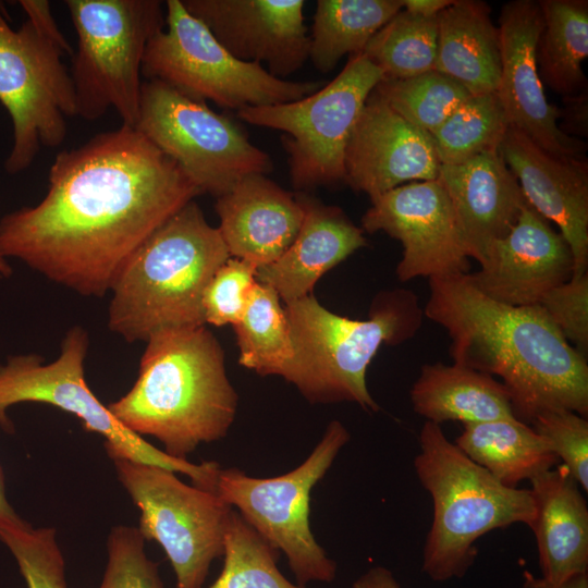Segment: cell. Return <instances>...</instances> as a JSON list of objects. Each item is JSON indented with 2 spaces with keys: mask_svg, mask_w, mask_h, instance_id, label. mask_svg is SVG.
I'll return each mask as SVG.
<instances>
[{
  "mask_svg": "<svg viewBox=\"0 0 588 588\" xmlns=\"http://www.w3.org/2000/svg\"><path fill=\"white\" fill-rule=\"evenodd\" d=\"M35 206L0 220V256L84 296L101 297L139 245L198 187L135 127L60 151Z\"/></svg>",
  "mask_w": 588,
  "mask_h": 588,
  "instance_id": "obj_1",
  "label": "cell"
},
{
  "mask_svg": "<svg viewBox=\"0 0 588 588\" xmlns=\"http://www.w3.org/2000/svg\"><path fill=\"white\" fill-rule=\"evenodd\" d=\"M429 291L424 315L448 332L454 363L499 377L518 420L554 409L587 417V358L539 305L497 302L468 273L429 279Z\"/></svg>",
  "mask_w": 588,
  "mask_h": 588,
  "instance_id": "obj_2",
  "label": "cell"
},
{
  "mask_svg": "<svg viewBox=\"0 0 588 588\" xmlns=\"http://www.w3.org/2000/svg\"><path fill=\"white\" fill-rule=\"evenodd\" d=\"M132 389L107 407L132 432L148 434L184 458L226 436L237 409L224 352L205 326L152 334Z\"/></svg>",
  "mask_w": 588,
  "mask_h": 588,
  "instance_id": "obj_3",
  "label": "cell"
},
{
  "mask_svg": "<svg viewBox=\"0 0 588 588\" xmlns=\"http://www.w3.org/2000/svg\"><path fill=\"white\" fill-rule=\"evenodd\" d=\"M230 258L218 228L189 201L130 256L110 292L108 327L127 342L206 324L203 297Z\"/></svg>",
  "mask_w": 588,
  "mask_h": 588,
  "instance_id": "obj_4",
  "label": "cell"
},
{
  "mask_svg": "<svg viewBox=\"0 0 588 588\" xmlns=\"http://www.w3.org/2000/svg\"><path fill=\"white\" fill-rule=\"evenodd\" d=\"M292 357L281 377L313 404L352 402L369 412L379 405L366 373L381 345L413 338L422 322L417 295L405 289L376 295L367 319H351L323 307L310 294L285 304Z\"/></svg>",
  "mask_w": 588,
  "mask_h": 588,
  "instance_id": "obj_5",
  "label": "cell"
},
{
  "mask_svg": "<svg viewBox=\"0 0 588 588\" xmlns=\"http://www.w3.org/2000/svg\"><path fill=\"white\" fill-rule=\"evenodd\" d=\"M414 467L432 500L421 568L433 581L465 576L477 555L475 542L483 535L517 523L529 527L534 519L530 490L499 482L451 442L438 424H424Z\"/></svg>",
  "mask_w": 588,
  "mask_h": 588,
  "instance_id": "obj_6",
  "label": "cell"
},
{
  "mask_svg": "<svg viewBox=\"0 0 588 588\" xmlns=\"http://www.w3.org/2000/svg\"><path fill=\"white\" fill-rule=\"evenodd\" d=\"M77 34L70 69L77 115L86 121L113 109L134 126L142 93V65L149 40L166 25L159 0H68Z\"/></svg>",
  "mask_w": 588,
  "mask_h": 588,
  "instance_id": "obj_7",
  "label": "cell"
},
{
  "mask_svg": "<svg viewBox=\"0 0 588 588\" xmlns=\"http://www.w3.org/2000/svg\"><path fill=\"white\" fill-rule=\"evenodd\" d=\"M88 344L87 331L75 326L66 331L53 362L45 364L38 354H20L0 365V426L12 431L7 409L14 404H50L79 418L87 431L102 436L112 461L130 460L182 473L194 486L215 491L221 469L217 462L194 464L167 454L125 428L95 396L85 380Z\"/></svg>",
  "mask_w": 588,
  "mask_h": 588,
  "instance_id": "obj_8",
  "label": "cell"
},
{
  "mask_svg": "<svg viewBox=\"0 0 588 588\" xmlns=\"http://www.w3.org/2000/svg\"><path fill=\"white\" fill-rule=\"evenodd\" d=\"M164 7V28L145 50V79L160 81L191 98L237 111L296 101L324 85L320 81L281 79L260 64L243 62L189 14L181 0H168Z\"/></svg>",
  "mask_w": 588,
  "mask_h": 588,
  "instance_id": "obj_9",
  "label": "cell"
},
{
  "mask_svg": "<svg viewBox=\"0 0 588 588\" xmlns=\"http://www.w3.org/2000/svg\"><path fill=\"white\" fill-rule=\"evenodd\" d=\"M350 432L332 420L309 456L293 470L272 478L220 469L216 492L273 549L287 559L297 585L331 583L336 563L315 539L309 525L310 493L331 467Z\"/></svg>",
  "mask_w": 588,
  "mask_h": 588,
  "instance_id": "obj_10",
  "label": "cell"
},
{
  "mask_svg": "<svg viewBox=\"0 0 588 588\" xmlns=\"http://www.w3.org/2000/svg\"><path fill=\"white\" fill-rule=\"evenodd\" d=\"M381 70L364 54L350 56L343 70L317 91L299 100L237 111L241 120L284 133L291 182L305 192L345 180V150L360 111Z\"/></svg>",
  "mask_w": 588,
  "mask_h": 588,
  "instance_id": "obj_11",
  "label": "cell"
},
{
  "mask_svg": "<svg viewBox=\"0 0 588 588\" xmlns=\"http://www.w3.org/2000/svg\"><path fill=\"white\" fill-rule=\"evenodd\" d=\"M133 127L174 160L201 194L216 198L243 177L273 168L241 125L157 79L143 81Z\"/></svg>",
  "mask_w": 588,
  "mask_h": 588,
  "instance_id": "obj_12",
  "label": "cell"
},
{
  "mask_svg": "<svg viewBox=\"0 0 588 588\" xmlns=\"http://www.w3.org/2000/svg\"><path fill=\"white\" fill-rule=\"evenodd\" d=\"M66 54L30 20L16 29L0 3V102L10 114L13 144L4 170L16 174L41 146L54 148L68 135L66 119L77 115Z\"/></svg>",
  "mask_w": 588,
  "mask_h": 588,
  "instance_id": "obj_13",
  "label": "cell"
},
{
  "mask_svg": "<svg viewBox=\"0 0 588 588\" xmlns=\"http://www.w3.org/2000/svg\"><path fill=\"white\" fill-rule=\"evenodd\" d=\"M113 463L140 510V535L161 546L176 588H203L211 563L223 555L232 506L216 491L188 486L166 468L130 460Z\"/></svg>",
  "mask_w": 588,
  "mask_h": 588,
  "instance_id": "obj_14",
  "label": "cell"
},
{
  "mask_svg": "<svg viewBox=\"0 0 588 588\" xmlns=\"http://www.w3.org/2000/svg\"><path fill=\"white\" fill-rule=\"evenodd\" d=\"M362 230L384 232L402 244L396 267L402 282L468 273L469 257L438 180L403 184L372 199L362 218Z\"/></svg>",
  "mask_w": 588,
  "mask_h": 588,
  "instance_id": "obj_15",
  "label": "cell"
},
{
  "mask_svg": "<svg viewBox=\"0 0 588 588\" xmlns=\"http://www.w3.org/2000/svg\"><path fill=\"white\" fill-rule=\"evenodd\" d=\"M541 27L538 1L514 0L502 7L499 19L501 77L497 93L510 126L554 157L586 160V144L560 130V109L544 95L536 63Z\"/></svg>",
  "mask_w": 588,
  "mask_h": 588,
  "instance_id": "obj_16",
  "label": "cell"
},
{
  "mask_svg": "<svg viewBox=\"0 0 588 588\" xmlns=\"http://www.w3.org/2000/svg\"><path fill=\"white\" fill-rule=\"evenodd\" d=\"M236 59L285 79L309 58L304 0H181Z\"/></svg>",
  "mask_w": 588,
  "mask_h": 588,
  "instance_id": "obj_17",
  "label": "cell"
},
{
  "mask_svg": "<svg viewBox=\"0 0 588 588\" xmlns=\"http://www.w3.org/2000/svg\"><path fill=\"white\" fill-rule=\"evenodd\" d=\"M440 167L431 134L399 115L373 89L346 146L344 183L372 200L406 182L437 180Z\"/></svg>",
  "mask_w": 588,
  "mask_h": 588,
  "instance_id": "obj_18",
  "label": "cell"
},
{
  "mask_svg": "<svg viewBox=\"0 0 588 588\" xmlns=\"http://www.w3.org/2000/svg\"><path fill=\"white\" fill-rule=\"evenodd\" d=\"M479 265L478 271L468 273L471 283L488 297L512 306L537 305L574 271L565 238L528 204Z\"/></svg>",
  "mask_w": 588,
  "mask_h": 588,
  "instance_id": "obj_19",
  "label": "cell"
},
{
  "mask_svg": "<svg viewBox=\"0 0 588 588\" xmlns=\"http://www.w3.org/2000/svg\"><path fill=\"white\" fill-rule=\"evenodd\" d=\"M499 151L527 204L558 225L574 259L573 275L588 268V162L554 157L510 126Z\"/></svg>",
  "mask_w": 588,
  "mask_h": 588,
  "instance_id": "obj_20",
  "label": "cell"
},
{
  "mask_svg": "<svg viewBox=\"0 0 588 588\" xmlns=\"http://www.w3.org/2000/svg\"><path fill=\"white\" fill-rule=\"evenodd\" d=\"M437 180L449 197L467 256L480 264L527 204L515 175L494 149L460 164H441Z\"/></svg>",
  "mask_w": 588,
  "mask_h": 588,
  "instance_id": "obj_21",
  "label": "cell"
},
{
  "mask_svg": "<svg viewBox=\"0 0 588 588\" xmlns=\"http://www.w3.org/2000/svg\"><path fill=\"white\" fill-rule=\"evenodd\" d=\"M218 230L230 257L257 267L280 258L295 240L304 210L295 194L266 174H249L216 198Z\"/></svg>",
  "mask_w": 588,
  "mask_h": 588,
  "instance_id": "obj_22",
  "label": "cell"
},
{
  "mask_svg": "<svg viewBox=\"0 0 588 588\" xmlns=\"http://www.w3.org/2000/svg\"><path fill=\"white\" fill-rule=\"evenodd\" d=\"M295 195L304 210L295 240L280 258L256 272L257 282L272 287L285 304L313 294L326 272L367 246L362 228L341 208L305 192Z\"/></svg>",
  "mask_w": 588,
  "mask_h": 588,
  "instance_id": "obj_23",
  "label": "cell"
},
{
  "mask_svg": "<svg viewBox=\"0 0 588 588\" xmlns=\"http://www.w3.org/2000/svg\"><path fill=\"white\" fill-rule=\"evenodd\" d=\"M541 577L559 584L588 573V509L579 485L561 464L530 480Z\"/></svg>",
  "mask_w": 588,
  "mask_h": 588,
  "instance_id": "obj_24",
  "label": "cell"
},
{
  "mask_svg": "<svg viewBox=\"0 0 588 588\" xmlns=\"http://www.w3.org/2000/svg\"><path fill=\"white\" fill-rule=\"evenodd\" d=\"M436 71L470 95L498 90L501 77L499 27L482 1L453 0L437 15Z\"/></svg>",
  "mask_w": 588,
  "mask_h": 588,
  "instance_id": "obj_25",
  "label": "cell"
},
{
  "mask_svg": "<svg viewBox=\"0 0 588 588\" xmlns=\"http://www.w3.org/2000/svg\"><path fill=\"white\" fill-rule=\"evenodd\" d=\"M409 394L415 413L438 425L516 418L500 381L455 363L422 365Z\"/></svg>",
  "mask_w": 588,
  "mask_h": 588,
  "instance_id": "obj_26",
  "label": "cell"
},
{
  "mask_svg": "<svg viewBox=\"0 0 588 588\" xmlns=\"http://www.w3.org/2000/svg\"><path fill=\"white\" fill-rule=\"evenodd\" d=\"M454 443L510 488H517L523 480H530L559 461L548 441L517 418L464 425Z\"/></svg>",
  "mask_w": 588,
  "mask_h": 588,
  "instance_id": "obj_27",
  "label": "cell"
},
{
  "mask_svg": "<svg viewBox=\"0 0 588 588\" xmlns=\"http://www.w3.org/2000/svg\"><path fill=\"white\" fill-rule=\"evenodd\" d=\"M542 27L536 63L542 84L563 97L587 89L581 69L588 56V1L541 0Z\"/></svg>",
  "mask_w": 588,
  "mask_h": 588,
  "instance_id": "obj_28",
  "label": "cell"
},
{
  "mask_svg": "<svg viewBox=\"0 0 588 588\" xmlns=\"http://www.w3.org/2000/svg\"><path fill=\"white\" fill-rule=\"evenodd\" d=\"M402 9V0H318L308 59L318 71H332L344 56L362 53Z\"/></svg>",
  "mask_w": 588,
  "mask_h": 588,
  "instance_id": "obj_29",
  "label": "cell"
},
{
  "mask_svg": "<svg viewBox=\"0 0 588 588\" xmlns=\"http://www.w3.org/2000/svg\"><path fill=\"white\" fill-rule=\"evenodd\" d=\"M233 327L240 365L260 376L281 377L292 357V341L278 293L257 282L244 314Z\"/></svg>",
  "mask_w": 588,
  "mask_h": 588,
  "instance_id": "obj_30",
  "label": "cell"
},
{
  "mask_svg": "<svg viewBox=\"0 0 588 588\" xmlns=\"http://www.w3.org/2000/svg\"><path fill=\"white\" fill-rule=\"evenodd\" d=\"M437 16L425 17L402 9L368 41L362 54L387 79H405L436 69Z\"/></svg>",
  "mask_w": 588,
  "mask_h": 588,
  "instance_id": "obj_31",
  "label": "cell"
},
{
  "mask_svg": "<svg viewBox=\"0 0 588 588\" xmlns=\"http://www.w3.org/2000/svg\"><path fill=\"white\" fill-rule=\"evenodd\" d=\"M510 123L497 91L470 95L431 134L441 164L499 149Z\"/></svg>",
  "mask_w": 588,
  "mask_h": 588,
  "instance_id": "obj_32",
  "label": "cell"
},
{
  "mask_svg": "<svg viewBox=\"0 0 588 588\" xmlns=\"http://www.w3.org/2000/svg\"><path fill=\"white\" fill-rule=\"evenodd\" d=\"M279 551L232 511L225 536L223 567L208 588H303L279 569Z\"/></svg>",
  "mask_w": 588,
  "mask_h": 588,
  "instance_id": "obj_33",
  "label": "cell"
},
{
  "mask_svg": "<svg viewBox=\"0 0 588 588\" xmlns=\"http://www.w3.org/2000/svg\"><path fill=\"white\" fill-rule=\"evenodd\" d=\"M375 91L411 124L432 133L470 94L436 70L405 79L383 78Z\"/></svg>",
  "mask_w": 588,
  "mask_h": 588,
  "instance_id": "obj_34",
  "label": "cell"
},
{
  "mask_svg": "<svg viewBox=\"0 0 588 588\" xmlns=\"http://www.w3.org/2000/svg\"><path fill=\"white\" fill-rule=\"evenodd\" d=\"M0 541L14 556L27 588H68L54 529L33 528L25 520L0 525Z\"/></svg>",
  "mask_w": 588,
  "mask_h": 588,
  "instance_id": "obj_35",
  "label": "cell"
},
{
  "mask_svg": "<svg viewBox=\"0 0 588 588\" xmlns=\"http://www.w3.org/2000/svg\"><path fill=\"white\" fill-rule=\"evenodd\" d=\"M138 528L117 526L108 537V562L99 588H164Z\"/></svg>",
  "mask_w": 588,
  "mask_h": 588,
  "instance_id": "obj_36",
  "label": "cell"
},
{
  "mask_svg": "<svg viewBox=\"0 0 588 588\" xmlns=\"http://www.w3.org/2000/svg\"><path fill=\"white\" fill-rule=\"evenodd\" d=\"M257 268L253 262L230 257L216 271L203 297L206 323L233 326L240 320L257 283Z\"/></svg>",
  "mask_w": 588,
  "mask_h": 588,
  "instance_id": "obj_37",
  "label": "cell"
},
{
  "mask_svg": "<svg viewBox=\"0 0 588 588\" xmlns=\"http://www.w3.org/2000/svg\"><path fill=\"white\" fill-rule=\"evenodd\" d=\"M558 460L585 491L588 490V420L567 409L547 411L531 422Z\"/></svg>",
  "mask_w": 588,
  "mask_h": 588,
  "instance_id": "obj_38",
  "label": "cell"
},
{
  "mask_svg": "<svg viewBox=\"0 0 588 588\" xmlns=\"http://www.w3.org/2000/svg\"><path fill=\"white\" fill-rule=\"evenodd\" d=\"M565 340L583 356L588 353V273L548 291L537 304Z\"/></svg>",
  "mask_w": 588,
  "mask_h": 588,
  "instance_id": "obj_39",
  "label": "cell"
},
{
  "mask_svg": "<svg viewBox=\"0 0 588 588\" xmlns=\"http://www.w3.org/2000/svg\"><path fill=\"white\" fill-rule=\"evenodd\" d=\"M21 7L25 11L27 19L45 32L54 42H57L66 54L72 56L74 50L63 36L52 16L50 3L46 0H22Z\"/></svg>",
  "mask_w": 588,
  "mask_h": 588,
  "instance_id": "obj_40",
  "label": "cell"
},
{
  "mask_svg": "<svg viewBox=\"0 0 588 588\" xmlns=\"http://www.w3.org/2000/svg\"><path fill=\"white\" fill-rule=\"evenodd\" d=\"M565 103L563 109H560V119L563 123L559 125L560 130L574 138L577 136L587 135V89L571 97H563Z\"/></svg>",
  "mask_w": 588,
  "mask_h": 588,
  "instance_id": "obj_41",
  "label": "cell"
},
{
  "mask_svg": "<svg viewBox=\"0 0 588 588\" xmlns=\"http://www.w3.org/2000/svg\"><path fill=\"white\" fill-rule=\"evenodd\" d=\"M352 588H402L392 572L383 566H373L362 574Z\"/></svg>",
  "mask_w": 588,
  "mask_h": 588,
  "instance_id": "obj_42",
  "label": "cell"
},
{
  "mask_svg": "<svg viewBox=\"0 0 588 588\" xmlns=\"http://www.w3.org/2000/svg\"><path fill=\"white\" fill-rule=\"evenodd\" d=\"M522 588H588V573L577 574L559 584H553L525 571L522 576Z\"/></svg>",
  "mask_w": 588,
  "mask_h": 588,
  "instance_id": "obj_43",
  "label": "cell"
},
{
  "mask_svg": "<svg viewBox=\"0 0 588 588\" xmlns=\"http://www.w3.org/2000/svg\"><path fill=\"white\" fill-rule=\"evenodd\" d=\"M452 2L453 0H402L405 11L425 17L437 16Z\"/></svg>",
  "mask_w": 588,
  "mask_h": 588,
  "instance_id": "obj_44",
  "label": "cell"
},
{
  "mask_svg": "<svg viewBox=\"0 0 588 588\" xmlns=\"http://www.w3.org/2000/svg\"><path fill=\"white\" fill-rule=\"evenodd\" d=\"M24 522L10 505L7 493L4 475L0 466V525H15Z\"/></svg>",
  "mask_w": 588,
  "mask_h": 588,
  "instance_id": "obj_45",
  "label": "cell"
},
{
  "mask_svg": "<svg viewBox=\"0 0 588 588\" xmlns=\"http://www.w3.org/2000/svg\"><path fill=\"white\" fill-rule=\"evenodd\" d=\"M12 269L5 258L0 256V277H10Z\"/></svg>",
  "mask_w": 588,
  "mask_h": 588,
  "instance_id": "obj_46",
  "label": "cell"
}]
</instances>
